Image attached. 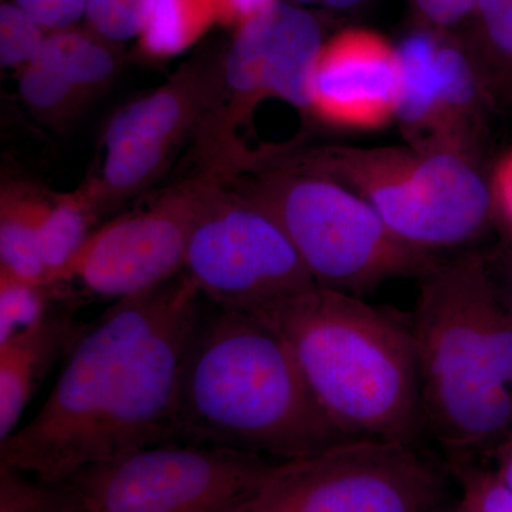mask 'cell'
<instances>
[{
  "mask_svg": "<svg viewBox=\"0 0 512 512\" xmlns=\"http://www.w3.org/2000/svg\"><path fill=\"white\" fill-rule=\"evenodd\" d=\"M202 308L183 272L111 303L64 359L36 416L0 443V466L60 483L127 451L174 443L181 369Z\"/></svg>",
  "mask_w": 512,
  "mask_h": 512,
  "instance_id": "cell-1",
  "label": "cell"
},
{
  "mask_svg": "<svg viewBox=\"0 0 512 512\" xmlns=\"http://www.w3.org/2000/svg\"><path fill=\"white\" fill-rule=\"evenodd\" d=\"M173 429L174 443L229 448L276 463L346 440L268 319L211 303L207 308L205 301L185 352Z\"/></svg>",
  "mask_w": 512,
  "mask_h": 512,
  "instance_id": "cell-2",
  "label": "cell"
},
{
  "mask_svg": "<svg viewBox=\"0 0 512 512\" xmlns=\"http://www.w3.org/2000/svg\"><path fill=\"white\" fill-rule=\"evenodd\" d=\"M412 322L424 429L450 466L512 434V298L485 256L437 259L419 276Z\"/></svg>",
  "mask_w": 512,
  "mask_h": 512,
  "instance_id": "cell-3",
  "label": "cell"
},
{
  "mask_svg": "<svg viewBox=\"0 0 512 512\" xmlns=\"http://www.w3.org/2000/svg\"><path fill=\"white\" fill-rule=\"evenodd\" d=\"M256 313L284 336L342 436L419 444L426 429L412 326L362 296L318 285Z\"/></svg>",
  "mask_w": 512,
  "mask_h": 512,
  "instance_id": "cell-4",
  "label": "cell"
},
{
  "mask_svg": "<svg viewBox=\"0 0 512 512\" xmlns=\"http://www.w3.org/2000/svg\"><path fill=\"white\" fill-rule=\"evenodd\" d=\"M278 156L345 185L397 238L427 254L476 241L493 215V188L473 158L454 151L289 144Z\"/></svg>",
  "mask_w": 512,
  "mask_h": 512,
  "instance_id": "cell-5",
  "label": "cell"
},
{
  "mask_svg": "<svg viewBox=\"0 0 512 512\" xmlns=\"http://www.w3.org/2000/svg\"><path fill=\"white\" fill-rule=\"evenodd\" d=\"M278 151L269 147L251 170L224 180L275 218L316 285L363 298L390 279L419 278L439 259L397 238L345 185L285 163Z\"/></svg>",
  "mask_w": 512,
  "mask_h": 512,
  "instance_id": "cell-6",
  "label": "cell"
},
{
  "mask_svg": "<svg viewBox=\"0 0 512 512\" xmlns=\"http://www.w3.org/2000/svg\"><path fill=\"white\" fill-rule=\"evenodd\" d=\"M325 42L319 19L285 0L234 30L217 94L192 138L201 171L232 177L251 164L255 150L239 128L259 101L275 97L311 114L313 70Z\"/></svg>",
  "mask_w": 512,
  "mask_h": 512,
  "instance_id": "cell-7",
  "label": "cell"
},
{
  "mask_svg": "<svg viewBox=\"0 0 512 512\" xmlns=\"http://www.w3.org/2000/svg\"><path fill=\"white\" fill-rule=\"evenodd\" d=\"M183 274L205 302L248 312L316 285L275 218L214 174L192 222Z\"/></svg>",
  "mask_w": 512,
  "mask_h": 512,
  "instance_id": "cell-8",
  "label": "cell"
},
{
  "mask_svg": "<svg viewBox=\"0 0 512 512\" xmlns=\"http://www.w3.org/2000/svg\"><path fill=\"white\" fill-rule=\"evenodd\" d=\"M446 474L417 444L346 439L275 463L255 501L265 512H434Z\"/></svg>",
  "mask_w": 512,
  "mask_h": 512,
  "instance_id": "cell-9",
  "label": "cell"
},
{
  "mask_svg": "<svg viewBox=\"0 0 512 512\" xmlns=\"http://www.w3.org/2000/svg\"><path fill=\"white\" fill-rule=\"evenodd\" d=\"M276 461L229 448L163 443L67 478L80 512H225L255 497Z\"/></svg>",
  "mask_w": 512,
  "mask_h": 512,
  "instance_id": "cell-10",
  "label": "cell"
},
{
  "mask_svg": "<svg viewBox=\"0 0 512 512\" xmlns=\"http://www.w3.org/2000/svg\"><path fill=\"white\" fill-rule=\"evenodd\" d=\"M212 174L198 171L94 229L47 278L56 302L114 303L170 281L184 268L192 222Z\"/></svg>",
  "mask_w": 512,
  "mask_h": 512,
  "instance_id": "cell-11",
  "label": "cell"
},
{
  "mask_svg": "<svg viewBox=\"0 0 512 512\" xmlns=\"http://www.w3.org/2000/svg\"><path fill=\"white\" fill-rule=\"evenodd\" d=\"M224 50L195 53L167 82L107 121L100 170L86 180L103 215L160 180L194 138L220 86Z\"/></svg>",
  "mask_w": 512,
  "mask_h": 512,
  "instance_id": "cell-12",
  "label": "cell"
},
{
  "mask_svg": "<svg viewBox=\"0 0 512 512\" xmlns=\"http://www.w3.org/2000/svg\"><path fill=\"white\" fill-rule=\"evenodd\" d=\"M396 45L379 33L346 29L326 40L312 76L311 116L330 126L373 130L394 120Z\"/></svg>",
  "mask_w": 512,
  "mask_h": 512,
  "instance_id": "cell-13",
  "label": "cell"
},
{
  "mask_svg": "<svg viewBox=\"0 0 512 512\" xmlns=\"http://www.w3.org/2000/svg\"><path fill=\"white\" fill-rule=\"evenodd\" d=\"M77 306L56 302L35 325L0 342V443L16 430L50 370L66 359L89 328L76 318Z\"/></svg>",
  "mask_w": 512,
  "mask_h": 512,
  "instance_id": "cell-14",
  "label": "cell"
},
{
  "mask_svg": "<svg viewBox=\"0 0 512 512\" xmlns=\"http://www.w3.org/2000/svg\"><path fill=\"white\" fill-rule=\"evenodd\" d=\"M439 37L440 33L423 28L396 45L399 84L394 120L402 127L410 146L421 150H446L437 100Z\"/></svg>",
  "mask_w": 512,
  "mask_h": 512,
  "instance_id": "cell-15",
  "label": "cell"
},
{
  "mask_svg": "<svg viewBox=\"0 0 512 512\" xmlns=\"http://www.w3.org/2000/svg\"><path fill=\"white\" fill-rule=\"evenodd\" d=\"M436 77L444 148L474 158L490 94L466 46L446 33L437 45Z\"/></svg>",
  "mask_w": 512,
  "mask_h": 512,
  "instance_id": "cell-16",
  "label": "cell"
},
{
  "mask_svg": "<svg viewBox=\"0 0 512 512\" xmlns=\"http://www.w3.org/2000/svg\"><path fill=\"white\" fill-rule=\"evenodd\" d=\"M45 190L23 180H3L0 188V269L46 282L40 254L39 220Z\"/></svg>",
  "mask_w": 512,
  "mask_h": 512,
  "instance_id": "cell-17",
  "label": "cell"
},
{
  "mask_svg": "<svg viewBox=\"0 0 512 512\" xmlns=\"http://www.w3.org/2000/svg\"><path fill=\"white\" fill-rule=\"evenodd\" d=\"M20 99L42 124L64 133L89 109L52 35L18 72Z\"/></svg>",
  "mask_w": 512,
  "mask_h": 512,
  "instance_id": "cell-18",
  "label": "cell"
},
{
  "mask_svg": "<svg viewBox=\"0 0 512 512\" xmlns=\"http://www.w3.org/2000/svg\"><path fill=\"white\" fill-rule=\"evenodd\" d=\"M100 217L103 214L86 183L72 192L45 190L40 208L39 245L47 278L82 248L94 229L100 227Z\"/></svg>",
  "mask_w": 512,
  "mask_h": 512,
  "instance_id": "cell-19",
  "label": "cell"
},
{
  "mask_svg": "<svg viewBox=\"0 0 512 512\" xmlns=\"http://www.w3.org/2000/svg\"><path fill=\"white\" fill-rule=\"evenodd\" d=\"M214 25L212 0H147L138 53L150 60L173 59L197 45Z\"/></svg>",
  "mask_w": 512,
  "mask_h": 512,
  "instance_id": "cell-20",
  "label": "cell"
},
{
  "mask_svg": "<svg viewBox=\"0 0 512 512\" xmlns=\"http://www.w3.org/2000/svg\"><path fill=\"white\" fill-rule=\"evenodd\" d=\"M466 49L490 97L512 101V0H480Z\"/></svg>",
  "mask_w": 512,
  "mask_h": 512,
  "instance_id": "cell-21",
  "label": "cell"
},
{
  "mask_svg": "<svg viewBox=\"0 0 512 512\" xmlns=\"http://www.w3.org/2000/svg\"><path fill=\"white\" fill-rule=\"evenodd\" d=\"M0 512L80 511L67 481H43L0 466Z\"/></svg>",
  "mask_w": 512,
  "mask_h": 512,
  "instance_id": "cell-22",
  "label": "cell"
},
{
  "mask_svg": "<svg viewBox=\"0 0 512 512\" xmlns=\"http://www.w3.org/2000/svg\"><path fill=\"white\" fill-rule=\"evenodd\" d=\"M55 303L47 282L28 281L0 269V342L35 325Z\"/></svg>",
  "mask_w": 512,
  "mask_h": 512,
  "instance_id": "cell-23",
  "label": "cell"
},
{
  "mask_svg": "<svg viewBox=\"0 0 512 512\" xmlns=\"http://www.w3.org/2000/svg\"><path fill=\"white\" fill-rule=\"evenodd\" d=\"M50 30L10 0L0 3V64L19 70L36 55Z\"/></svg>",
  "mask_w": 512,
  "mask_h": 512,
  "instance_id": "cell-24",
  "label": "cell"
},
{
  "mask_svg": "<svg viewBox=\"0 0 512 512\" xmlns=\"http://www.w3.org/2000/svg\"><path fill=\"white\" fill-rule=\"evenodd\" d=\"M450 468L461 488L458 512H512V493L495 471L474 463L453 464Z\"/></svg>",
  "mask_w": 512,
  "mask_h": 512,
  "instance_id": "cell-25",
  "label": "cell"
},
{
  "mask_svg": "<svg viewBox=\"0 0 512 512\" xmlns=\"http://www.w3.org/2000/svg\"><path fill=\"white\" fill-rule=\"evenodd\" d=\"M147 0H89L84 25L114 43L137 39Z\"/></svg>",
  "mask_w": 512,
  "mask_h": 512,
  "instance_id": "cell-26",
  "label": "cell"
},
{
  "mask_svg": "<svg viewBox=\"0 0 512 512\" xmlns=\"http://www.w3.org/2000/svg\"><path fill=\"white\" fill-rule=\"evenodd\" d=\"M480 0H413L424 29L447 33L474 18Z\"/></svg>",
  "mask_w": 512,
  "mask_h": 512,
  "instance_id": "cell-27",
  "label": "cell"
},
{
  "mask_svg": "<svg viewBox=\"0 0 512 512\" xmlns=\"http://www.w3.org/2000/svg\"><path fill=\"white\" fill-rule=\"evenodd\" d=\"M50 32L76 26L84 19L89 0H10Z\"/></svg>",
  "mask_w": 512,
  "mask_h": 512,
  "instance_id": "cell-28",
  "label": "cell"
},
{
  "mask_svg": "<svg viewBox=\"0 0 512 512\" xmlns=\"http://www.w3.org/2000/svg\"><path fill=\"white\" fill-rule=\"evenodd\" d=\"M217 13L218 25L234 32L239 26L255 18L279 0H212Z\"/></svg>",
  "mask_w": 512,
  "mask_h": 512,
  "instance_id": "cell-29",
  "label": "cell"
},
{
  "mask_svg": "<svg viewBox=\"0 0 512 512\" xmlns=\"http://www.w3.org/2000/svg\"><path fill=\"white\" fill-rule=\"evenodd\" d=\"M491 188L495 205L503 212L512 228V150L498 164Z\"/></svg>",
  "mask_w": 512,
  "mask_h": 512,
  "instance_id": "cell-30",
  "label": "cell"
},
{
  "mask_svg": "<svg viewBox=\"0 0 512 512\" xmlns=\"http://www.w3.org/2000/svg\"><path fill=\"white\" fill-rule=\"evenodd\" d=\"M495 454L498 457V470L495 473L512 493V436L495 450Z\"/></svg>",
  "mask_w": 512,
  "mask_h": 512,
  "instance_id": "cell-31",
  "label": "cell"
},
{
  "mask_svg": "<svg viewBox=\"0 0 512 512\" xmlns=\"http://www.w3.org/2000/svg\"><path fill=\"white\" fill-rule=\"evenodd\" d=\"M316 2L322 3L323 6H328L330 9L350 10L362 5L365 0H316Z\"/></svg>",
  "mask_w": 512,
  "mask_h": 512,
  "instance_id": "cell-32",
  "label": "cell"
},
{
  "mask_svg": "<svg viewBox=\"0 0 512 512\" xmlns=\"http://www.w3.org/2000/svg\"><path fill=\"white\" fill-rule=\"evenodd\" d=\"M225 512H265L259 507L258 503H256L255 498L252 497L251 500L244 501V503L235 505L231 510Z\"/></svg>",
  "mask_w": 512,
  "mask_h": 512,
  "instance_id": "cell-33",
  "label": "cell"
},
{
  "mask_svg": "<svg viewBox=\"0 0 512 512\" xmlns=\"http://www.w3.org/2000/svg\"><path fill=\"white\" fill-rule=\"evenodd\" d=\"M501 278H503L505 286H507L508 292H510L512 298V255L511 258L507 259V264H505V268L503 272L498 271Z\"/></svg>",
  "mask_w": 512,
  "mask_h": 512,
  "instance_id": "cell-34",
  "label": "cell"
},
{
  "mask_svg": "<svg viewBox=\"0 0 512 512\" xmlns=\"http://www.w3.org/2000/svg\"><path fill=\"white\" fill-rule=\"evenodd\" d=\"M293 2H296V3H312V2H316V0H293Z\"/></svg>",
  "mask_w": 512,
  "mask_h": 512,
  "instance_id": "cell-35",
  "label": "cell"
},
{
  "mask_svg": "<svg viewBox=\"0 0 512 512\" xmlns=\"http://www.w3.org/2000/svg\"><path fill=\"white\" fill-rule=\"evenodd\" d=\"M443 512H458L457 507L453 508V510L443 511Z\"/></svg>",
  "mask_w": 512,
  "mask_h": 512,
  "instance_id": "cell-36",
  "label": "cell"
},
{
  "mask_svg": "<svg viewBox=\"0 0 512 512\" xmlns=\"http://www.w3.org/2000/svg\"><path fill=\"white\" fill-rule=\"evenodd\" d=\"M434 512H443V511H440V508H437V510L434 511Z\"/></svg>",
  "mask_w": 512,
  "mask_h": 512,
  "instance_id": "cell-37",
  "label": "cell"
},
{
  "mask_svg": "<svg viewBox=\"0 0 512 512\" xmlns=\"http://www.w3.org/2000/svg\"><path fill=\"white\" fill-rule=\"evenodd\" d=\"M511 436H512V434H511Z\"/></svg>",
  "mask_w": 512,
  "mask_h": 512,
  "instance_id": "cell-38",
  "label": "cell"
}]
</instances>
